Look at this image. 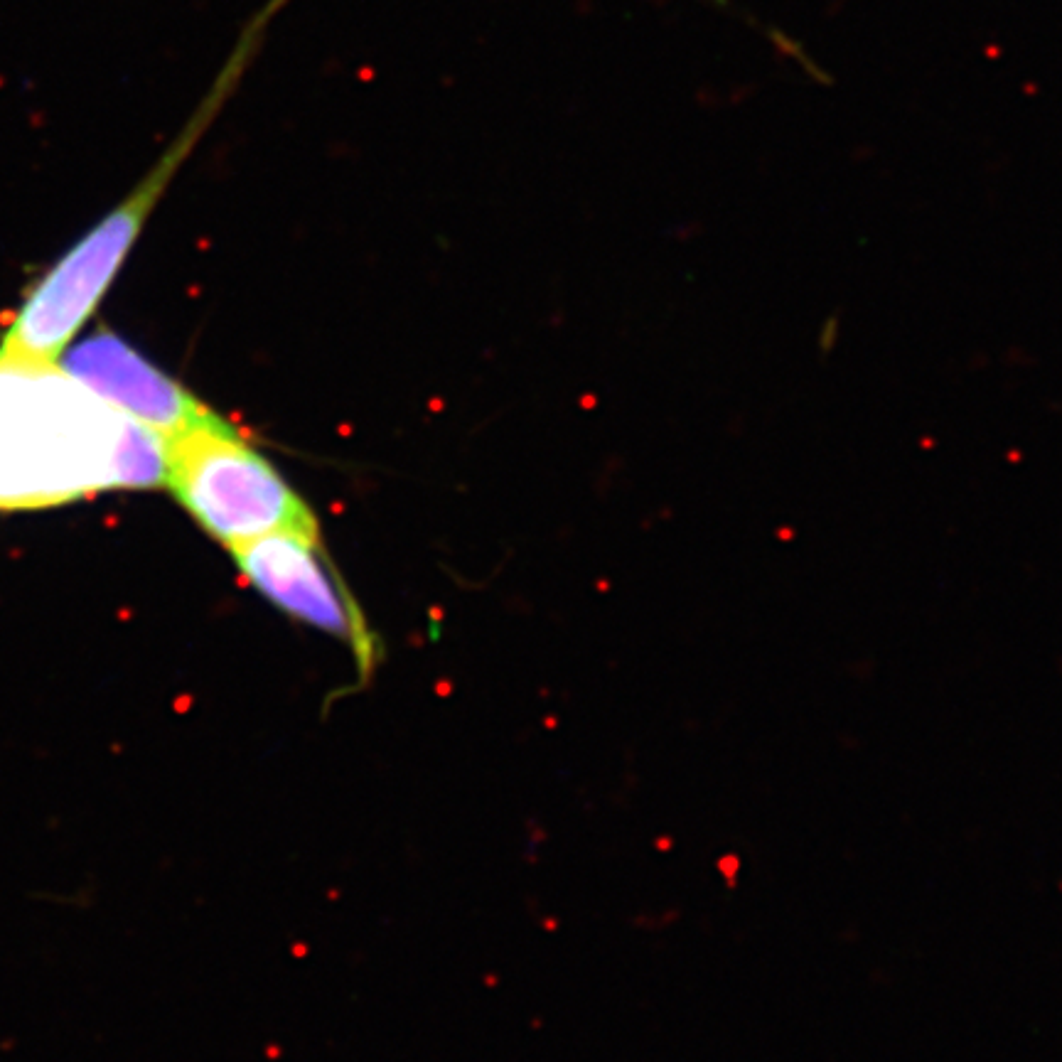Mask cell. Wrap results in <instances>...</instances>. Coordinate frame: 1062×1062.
<instances>
[{
    "instance_id": "cell-1",
    "label": "cell",
    "mask_w": 1062,
    "mask_h": 1062,
    "mask_svg": "<svg viewBox=\"0 0 1062 1062\" xmlns=\"http://www.w3.org/2000/svg\"><path fill=\"white\" fill-rule=\"evenodd\" d=\"M168 441L59 369L0 362V507L30 509L101 490H155Z\"/></svg>"
},
{
    "instance_id": "cell-5",
    "label": "cell",
    "mask_w": 1062,
    "mask_h": 1062,
    "mask_svg": "<svg viewBox=\"0 0 1062 1062\" xmlns=\"http://www.w3.org/2000/svg\"><path fill=\"white\" fill-rule=\"evenodd\" d=\"M57 364L69 379L91 391L96 399L155 431L165 441H173L219 416L114 332L104 330L79 345H69Z\"/></svg>"
},
{
    "instance_id": "cell-4",
    "label": "cell",
    "mask_w": 1062,
    "mask_h": 1062,
    "mask_svg": "<svg viewBox=\"0 0 1062 1062\" xmlns=\"http://www.w3.org/2000/svg\"><path fill=\"white\" fill-rule=\"evenodd\" d=\"M246 583L283 615L352 647L362 684L379 662L377 635L369 630L350 590L320 551V536L268 534L229 551Z\"/></svg>"
},
{
    "instance_id": "cell-2",
    "label": "cell",
    "mask_w": 1062,
    "mask_h": 1062,
    "mask_svg": "<svg viewBox=\"0 0 1062 1062\" xmlns=\"http://www.w3.org/2000/svg\"><path fill=\"white\" fill-rule=\"evenodd\" d=\"M291 3L293 0H264L241 25L209 89L148 173L32 288L5 330L0 362L50 367L62 359L126 264L170 182L224 114L251 67L259 62L268 30Z\"/></svg>"
},
{
    "instance_id": "cell-3",
    "label": "cell",
    "mask_w": 1062,
    "mask_h": 1062,
    "mask_svg": "<svg viewBox=\"0 0 1062 1062\" xmlns=\"http://www.w3.org/2000/svg\"><path fill=\"white\" fill-rule=\"evenodd\" d=\"M165 490L227 551L283 531L320 536L310 504L222 416L168 441Z\"/></svg>"
}]
</instances>
